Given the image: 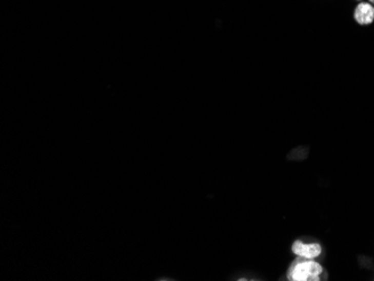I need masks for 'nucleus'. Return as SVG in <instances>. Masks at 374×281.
I'll use <instances>...</instances> for the list:
<instances>
[{"label": "nucleus", "mask_w": 374, "mask_h": 281, "mask_svg": "<svg viewBox=\"0 0 374 281\" xmlns=\"http://www.w3.org/2000/svg\"><path fill=\"white\" fill-rule=\"evenodd\" d=\"M369 2H370L371 4H374V0H369Z\"/></svg>", "instance_id": "nucleus-4"}, {"label": "nucleus", "mask_w": 374, "mask_h": 281, "mask_svg": "<svg viewBox=\"0 0 374 281\" xmlns=\"http://www.w3.org/2000/svg\"><path fill=\"white\" fill-rule=\"evenodd\" d=\"M322 273L323 267L318 262L299 258L290 266L287 277L291 281H318Z\"/></svg>", "instance_id": "nucleus-1"}, {"label": "nucleus", "mask_w": 374, "mask_h": 281, "mask_svg": "<svg viewBox=\"0 0 374 281\" xmlns=\"http://www.w3.org/2000/svg\"><path fill=\"white\" fill-rule=\"evenodd\" d=\"M354 19L360 25H370L374 22V7L370 3H360L354 10Z\"/></svg>", "instance_id": "nucleus-3"}, {"label": "nucleus", "mask_w": 374, "mask_h": 281, "mask_svg": "<svg viewBox=\"0 0 374 281\" xmlns=\"http://www.w3.org/2000/svg\"><path fill=\"white\" fill-rule=\"evenodd\" d=\"M292 252L299 258L304 259H315L322 253V247L318 243H305L302 241H296L292 244Z\"/></svg>", "instance_id": "nucleus-2"}, {"label": "nucleus", "mask_w": 374, "mask_h": 281, "mask_svg": "<svg viewBox=\"0 0 374 281\" xmlns=\"http://www.w3.org/2000/svg\"><path fill=\"white\" fill-rule=\"evenodd\" d=\"M360 2H361V0H360Z\"/></svg>", "instance_id": "nucleus-5"}]
</instances>
